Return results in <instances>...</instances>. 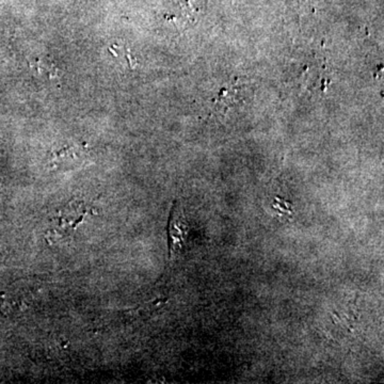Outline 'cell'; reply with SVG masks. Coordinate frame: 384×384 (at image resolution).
I'll use <instances>...</instances> for the list:
<instances>
[{"label": "cell", "instance_id": "1", "mask_svg": "<svg viewBox=\"0 0 384 384\" xmlns=\"http://www.w3.org/2000/svg\"><path fill=\"white\" fill-rule=\"evenodd\" d=\"M188 227L184 217L183 211L177 209V203H174L170 213L169 222H168V247H169L170 258L181 253L185 247L186 239H187Z\"/></svg>", "mask_w": 384, "mask_h": 384}, {"label": "cell", "instance_id": "2", "mask_svg": "<svg viewBox=\"0 0 384 384\" xmlns=\"http://www.w3.org/2000/svg\"><path fill=\"white\" fill-rule=\"evenodd\" d=\"M89 207H86L82 202H70L68 207H64L59 217H57V220L59 222V234H62V233L68 234L70 231L75 230L77 225L89 213Z\"/></svg>", "mask_w": 384, "mask_h": 384}, {"label": "cell", "instance_id": "3", "mask_svg": "<svg viewBox=\"0 0 384 384\" xmlns=\"http://www.w3.org/2000/svg\"><path fill=\"white\" fill-rule=\"evenodd\" d=\"M50 64V62L46 61V60H40V59H37L35 61V70H38L40 73H50L56 74V70H55V66H50L47 68V66Z\"/></svg>", "mask_w": 384, "mask_h": 384}, {"label": "cell", "instance_id": "4", "mask_svg": "<svg viewBox=\"0 0 384 384\" xmlns=\"http://www.w3.org/2000/svg\"><path fill=\"white\" fill-rule=\"evenodd\" d=\"M274 207L277 209L278 213L280 215H286V217H289V218L293 217V211H291V207H288L287 202H281L277 200V202L274 204Z\"/></svg>", "mask_w": 384, "mask_h": 384}]
</instances>
